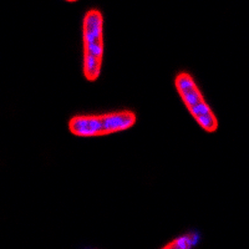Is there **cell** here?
Returning a JSON list of instances; mask_svg holds the SVG:
<instances>
[{
  "instance_id": "obj_1",
  "label": "cell",
  "mask_w": 249,
  "mask_h": 249,
  "mask_svg": "<svg viewBox=\"0 0 249 249\" xmlns=\"http://www.w3.org/2000/svg\"><path fill=\"white\" fill-rule=\"evenodd\" d=\"M137 121L133 111H115L100 115H77L69 121V130L77 137H99L122 132Z\"/></svg>"
},
{
  "instance_id": "obj_3",
  "label": "cell",
  "mask_w": 249,
  "mask_h": 249,
  "mask_svg": "<svg viewBox=\"0 0 249 249\" xmlns=\"http://www.w3.org/2000/svg\"><path fill=\"white\" fill-rule=\"evenodd\" d=\"M175 86L182 101L186 105L187 110L192 115L196 122L206 132H215L218 128L217 116L210 107V105L207 104L203 93L197 86L192 75L186 71L177 74L175 79Z\"/></svg>"
},
{
  "instance_id": "obj_2",
  "label": "cell",
  "mask_w": 249,
  "mask_h": 249,
  "mask_svg": "<svg viewBox=\"0 0 249 249\" xmlns=\"http://www.w3.org/2000/svg\"><path fill=\"white\" fill-rule=\"evenodd\" d=\"M82 72L88 81L99 79L104 60V15L91 9L82 20Z\"/></svg>"
},
{
  "instance_id": "obj_4",
  "label": "cell",
  "mask_w": 249,
  "mask_h": 249,
  "mask_svg": "<svg viewBox=\"0 0 249 249\" xmlns=\"http://www.w3.org/2000/svg\"><path fill=\"white\" fill-rule=\"evenodd\" d=\"M199 234L197 232L186 233L183 235L175 238L173 241L167 243L162 249H192L198 243Z\"/></svg>"
}]
</instances>
